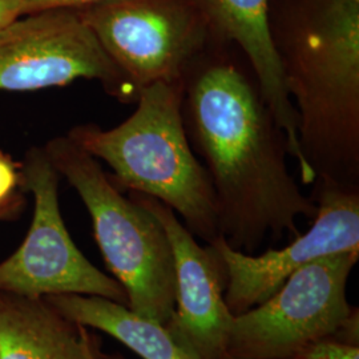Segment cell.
Wrapping results in <instances>:
<instances>
[{"label": "cell", "instance_id": "ba28073f", "mask_svg": "<svg viewBox=\"0 0 359 359\" xmlns=\"http://www.w3.org/2000/svg\"><path fill=\"white\" fill-rule=\"evenodd\" d=\"M96 80L120 103L137 95L76 8L29 13L0 31V90L27 92Z\"/></svg>", "mask_w": 359, "mask_h": 359}, {"label": "cell", "instance_id": "8fae6325", "mask_svg": "<svg viewBox=\"0 0 359 359\" xmlns=\"http://www.w3.org/2000/svg\"><path fill=\"white\" fill-rule=\"evenodd\" d=\"M215 36L234 44L244 53L256 75L262 95L287 139L289 156L297 161L301 180L310 185L316 176L298 140L294 105L283 83V72L270 39L269 0H194Z\"/></svg>", "mask_w": 359, "mask_h": 359}, {"label": "cell", "instance_id": "30bf717a", "mask_svg": "<svg viewBox=\"0 0 359 359\" xmlns=\"http://www.w3.org/2000/svg\"><path fill=\"white\" fill-rule=\"evenodd\" d=\"M129 196L163 225L175 257L176 308L164 327L189 358H224L234 316L225 304L226 273L217 249L200 244L161 201L140 193Z\"/></svg>", "mask_w": 359, "mask_h": 359}, {"label": "cell", "instance_id": "7c38bea8", "mask_svg": "<svg viewBox=\"0 0 359 359\" xmlns=\"http://www.w3.org/2000/svg\"><path fill=\"white\" fill-rule=\"evenodd\" d=\"M102 339L43 297L0 292V359H97Z\"/></svg>", "mask_w": 359, "mask_h": 359}, {"label": "cell", "instance_id": "277c9868", "mask_svg": "<svg viewBox=\"0 0 359 359\" xmlns=\"http://www.w3.org/2000/svg\"><path fill=\"white\" fill-rule=\"evenodd\" d=\"M43 148L87 208L95 240L107 268L127 292L128 308L167 326L176 308V269L163 225L136 200L126 197L99 161L67 135Z\"/></svg>", "mask_w": 359, "mask_h": 359}, {"label": "cell", "instance_id": "5bb4252c", "mask_svg": "<svg viewBox=\"0 0 359 359\" xmlns=\"http://www.w3.org/2000/svg\"><path fill=\"white\" fill-rule=\"evenodd\" d=\"M26 204L23 167L0 151V208L22 215Z\"/></svg>", "mask_w": 359, "mask_h": 359}, {"label": "cell", "instance_id": "9c48e42d", "mask_svg": "<svg viewBox=\"0 0 359 359\" xmlns=\"http://www.w3.org/2000/svg\"><path fill=\"white\" fill-rule=\"evenodd\" d=\"M317 182L313 197L317 215L313 225L285 248L246 255L233 249L221 236L210 243L224 261V297L234 317L268 301L294 271L311 261L342 252H359V188Z\"/></svg>", "mask_w": 359, "mask_h": 359}, {"label": "cell", "instance_id": "7a4b0ae2", "mask_svg": "<svg viewBox=\"0 0 359 359\" xmlns=\"http://www.w3.org/2000/svg\"><path fill=\"white\" fill-rule=\"evenodd\" d=\"M268 25L316 182L359 188V0H269Z\"/></svg>", "mask_w": 359, "mask_h": 359}, {"label": "cell", "instance_id": "52a82bcc", "mask_svg": "<svg viewBox=\"0 0 359 359\" xmlns=\"http://www.w3.org/2000/svg\"><path fill=\"white\" fill-rule=\"evenodd\" d=\"M22 167L26 192L34 196V218L25 241L0 262V292L93 295L128 306L126 289L97 269L69 236L59 205L60 175L44 148H32Z\"/></svg>", "mask_w": 359, "mask_h": 359}, {"label": "cell", "instance_id": "d6986e66", "mask_svg": "<svg viewBox=\"0 0 359 359\" xmlns=\"http://www.w3.org/2000/svg\"><path fill=\"white\" fill-rule=\"evenodd\" d=\"M19 216H20V215L16 213V212H13V210H10V209H1V208H0V221H13V219H16Z\"/></svg>", "mask_w": 359, "mask_h": 359}, {"label": "cell", "instance_id": "5b68a950", "mask_svg": "<svg viewBox=\"0 0 359 359\" xmlns=\"http://www.w3.org/2000/svg\"><path fill=\"white\" fill-rule=\"evenodd\" d=\"M76 10L137 97L182 81L215 38L194 0H103Z\"/></svg>", "mask_w": 359, "mask_h": 359}, {"label": "cell", "instance_id": "6da1fadb", "mask_svg": "<svg viewBox=\"0 0 359 359\" xmlns=\"http://www.w3.org/2000/svg\"><path fill=\"white\" fill-rule=\"evenodd\" d=\"M181 116L193 152L203 160L226 244L256 255L265 241L295 238L298 218L317 204L289 172L287 139L244 53L215 36L182 79Z\"/></svg>", "mask_w": 359, "mask_h": 359}, {"label": "cell", "instance_id": "e0dca14e", "mask_svg": "<svg viewBox=\"0 0 359 359\" xmlns=\"http://www.w3.org/2000/svg\"><path fill=\"white\" fill-rule=\"evenodd\" d=\"M358 308L353 309L351 314L342 323V326L334 333V339L341 341L347 345L359 346V316Z\"/></svg>", "mask_w": 359, "mask_h": 359}, {"label": "cell", "instance_id": "9a60e30c", "mask_svg": "<svg viewBox=\"0 0 359 359\" xmlns=\"http://www.w3.org/2000/svg\"><path fill=\"white\" fill-rule=\"evenodd\" d=\"M290 359H359V346L327 337L309 344Z\"/></svg>", "mask_w": 359, "mask_h": 359}, {"label": "cell", "instance_id": "44dd1931", "mask_svg": "<svg viewBox=\"0 0 359 359\" xmlns=\"http://www.w3.org/2000/svg\"><path fill=\"white\" fill-rule=\"evenodd\" d=\"M222 359H236V358H233V357H231V355H228V354H226V355H225V357H224V358Z\"/></svg>", "mask_w": 359, "mask_h": 359}, {"label": "cell", "instance_id": "3957f363", "mask_svg": "<svg viewBox=\"0 0 359 359\" xmlns=\"http://www.w3.org/2000/svg\"><path fill=\"white\" fill-rule=\"evenodd\" d=\"M182 81L157 83L142 90L136 111L115 128L80 124L67 136L114 170L120 191L151 196L184 219L206 244L219 237L212 181L193 152L181 116Z\"/></svg>", "mask_w": 359, "mask_h": 359}, {"label": "cell", "instance_id": "ffe728a7", "mask_svg": "<svg viewBox=\"0 0 359 359\" xmlns=\"http://www.w3.org/2000/svg\"><path fill=\"white\" fill-rule=\"evenodd\" d=\"M97 359H126L123 354L120 353H105L103 347L97 350Z\"/></svg>", "mask_w": 359, "mask_h": 359}, {"label": "cell", "instance_id": "4fadbf2b", "mask_svg": "<svg viewBox=\"0 0 359 359\" xmlns=\"http://www.w3.org/2000/svg\"><path fill=\"white\" fill-rule=\"evenodd\" d=\"M44 298L67 318L114 337L142 359H191L161 323L133 313L126 305L93 295Z\"/></svg>", "mask_w": 359, "mask_h": 359}, {"label": "cell", "instance_id": "2e32d148", "mask_svg": "<svg viewBox=\"0 0 359 359\" xmlns=\"http://www.w3.org/2000/svg\"><path fill=\"white\" fill-rule=\"evenodd\" d=\"M103 0H25L27 15L56 8H81Z\"/></svg>", "mask_w": 359, "mask_h": 359}, {"label": "cell", "instance_id": "8992f818", "mask_svg": "<svg viewBox=\"0 0 359 359\" xmlns=\"http://www.w3.org/2000/svg\"><path fill=\"white\" fill-rule=\"evenodd\" d=\"M359 252L321 257L294 271L259 306L236 316L228 355L290 359L301 348L332 337L351 314L346 287Z\"/></svg>", "mask_w": 359, "mask_h": 359}, {"label": "cell", "instance_id": "ac0fdd59", "mask_svg": "<svg viewBox=\"0 0 359 359\" xmlns=\"http://www.w3.org/2000/svg\"><path fill=\"white\" fill-rule=\"evenodd\" d=\"M26 15L25 0H0V31Z\"/></svg>", "mask_w": 359, "mask_h": 359}]
</instances>
